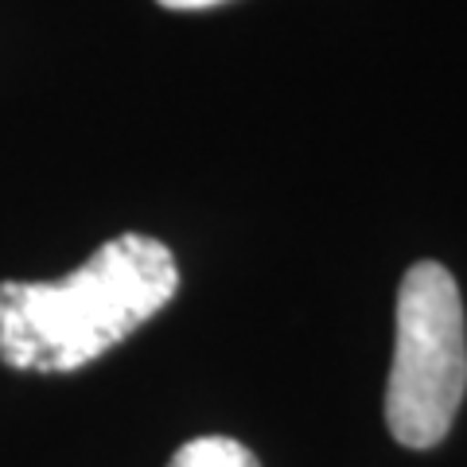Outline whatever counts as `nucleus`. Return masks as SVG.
Returning <instances> with one entry per match:
<instances>
[{"mask_svg": "<svg viewBox=\"0 0 467 467\" xmlns=\"http://www.w3.org/2000/svg\"><path fill=\"white\" fill-rule=\"evenodd\" d=\"M180 288L171 250L149 234H117L63 281H0V362L32 374L90 367Z\"/></svg>", "mask_w": 467, "mask_h": 467, "instance_id": "nucleus-1", "label": "nucleus"}, {"mask_svg": "<svg viewBox=\"0 0 467 467\" xmlns=\"http://www.w3.org/2000/svg\"><path fill=\"white\" fill-rule=\"evenodd\" d=\"M393 331L386 425L405 448H436L467 393V327L456 276L436 261L409 265Z\"/></svg>", "mask_w": 467, "mask_h": 467, "instance_id": "nucleus-2", "label": "nucleus"}, {"mask_svg": "<svg viewBox=\"0 0 467 467\" xmlns=\"http://www.w3.org/2000/svg\"><path fill=\"white\" fill-rule=\"evenodd\" d=\"M168 467H261V463L250 448L230 441V436H199V441H187L175 451Z\"/></svg>", "mask_w": 467, "mask_h": 467, "instance_id": "nucleus-3", "label": "nucleus"}, {"mask_svg": "<svg viewBox=\"0 0 467 467\" xmlns=\"http://www.w3.org/2000/svg\"><path fill=\"white\" fill-rule=\"evenodd\" d=\"M156 5H164L171 12H195V8H214V5H223V0H156Z\"/></svg>", "mask_w": 467, "mask_h": 467, "instance_id": "nucleus-4", "label": "nucleus"}]
</instances>
